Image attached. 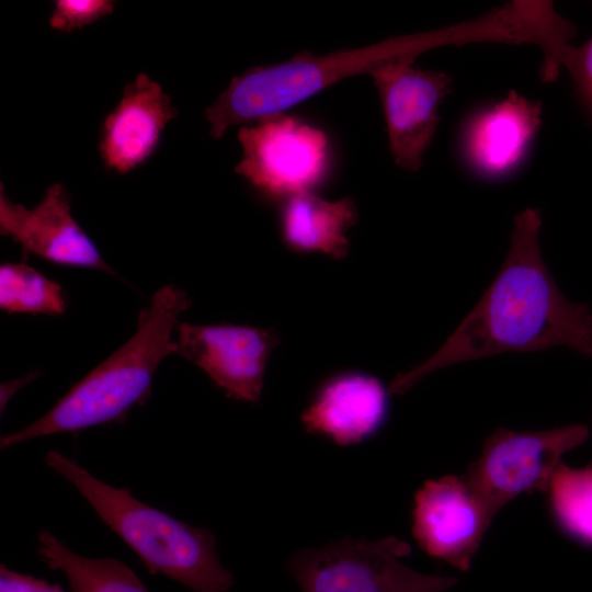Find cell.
<instances>
[{"instance_id":"cell-12","label":"cell","mask_w":592,"mask_h":592,"mask_svg":"<svg viewBox=\"0 0 592 592\" xmlns=\"http://www.w3.org/2000/svg\"><path fill=\"white\" fill-rule=\"evenodd\" d=\"M389 389L357 371L325 379L300 415L305 430L340 446L356 445L377 434L389 413Z\"/></svg>"},{"instance_id":"cell-20","label":"cell","mask_w":592,"mask_h":592,"mask_svg":"<svg viewBox=\"0 0 592 592\" xmlns=\"http://www.w3.org/2000/svg\"><path fill=\"white\" fill-rule=\"evenodd\" d=\"M114 10V1L109 0H57L49 16V25L70 33L94 23Z\"/></svg>"},{"instance_id":"cell-14","label":"cell","mask_w":592,"mask_h":592,"mask_svg":"<svg viewBox=\"0 0 592 592\" xmlns=\"http://www.w3.org/2000/svg\"><path fill=\"white\" fill-rule=\"evenodd\" d=\"M178 115L170 96L147 73H139L123 90L118 104L101 126L99 151L105 167L126 174L157 150L162 132Z\"/></svg>"},{"instance_id":"cell-22","label":"cell","mask_w":592,"mask_h":592,"mask_svg":"<svg viewBox=\"0 0 592 592\" xmlns=\"http://www.w3.org/2000/svg\"><path fill=\"white\" fill-rule=\"evenodd\" d=\"M36 377L35 374H29L23 376L22 378L5 383L1 385V412H3V408L8 405L12 396L22 387H24L26 384H29L31 380H33Z\"/></svg>"},{"instance_id":"cell-1","label":"cell","mask_w":592,"mask_h":592,"mask_svg":"<svg viewBox=\"0 0 592 592\" xmlns=\"http://www.w3.org/2000/svg\"><path fill=\"white\" fill-rule=\"evenodd\" d=\"M539 208L513 218L510 248L491 285L429 358L397 375L388 389L402 395L425 376L451 365L506 352L565 345L592 357V312L568 299L542 255Z\"/></svg>"},{"instance_id":"cell-6","label":"cell","mask_w":592,"mask_h":592,"mask_svg":"<svg viewBox=\"0 0 592 592\" xmlns=\"http://www.w3.org/2000/svg\"><path fill=\"white\" fill-rule=\"evenodd\" d=\"M589 435L581 423L539 431L498 428L463 475L497 515L522 494L546 493L562 457Z\"/></svg>"},{"instance_id":"cell-9","label":"cell","mask_w":592,"mask_h":592,"mask_svg":"<svg viewBox=\"0 0 592 592\" xmlns=\"http://www.w3.org/2000/svg\"><path fill=\"white\" fill-rule=\"evenodd\" d=\"M494 517L463 474L445 475L417 490L411 531L429 556L467 571Z\"/></svg>"},{"instance_id":"cell-2","label":"cell","mask_w":592,"mask_h":592,"mask_svg":"<svg viewBox=\"0 0 592 592\" xmlns=\"http://www.w3.org/2000/svg\"><path fill=\"white\" fill-rule=\"evenodd\" d=\"M190 306L186 292L173 285L159 288L150 305L139 311L135 333L43 417L3 435L0 448L124 420L135 405L149 397L152 377L162 360L177 353L172 332L180 315Z\"/></svg>"},{"instance_id":"cell-7","label":"cell","mask_w":592,"mask_h":592,"mask_svg":"<svg viewBox=\"0 0 592 592\" xmlns=\"http://www.w3.org/2000/svg\"><path fill=\"white\" fill-rule=\"evenodd\" d=\"M242 158L235 172L265 196L311 191L328 167V137L301 119L277 113L238 130Z\"/></svg>"},{"instance_id":"cell-11","label":"cell","mask_w":592,"mask_h":592,"mask_svg":"<svg viewBox=\"0 0 592 592\" xmlns=\"http://www.w3.org/2000/svg\"><path fill=\"white\" fill-rule=\"evenodd\" d=\"M0 234L48 262L116 274L71 214V200L60 183L50 185L42 201L29 209L0 191Z\"/></svg>"},{"instance_id":"cell-4","label":"cell","mask_w":592,"mask_h":592,"mask_svg":"<svg viewBox=\"0 0 592 592\" xmlns=\"http://www.w3.org/2000/svg\"><path fill=\"white\" fill-rule=\"evenodd\" d=\"M44 460L67 479L89 502L101 520L148 568L193 592H227L234 574L220 562L215 535L197 528L135 499L127 488L107 485L58 451Z\"/></svg>"},{"instance_id":"cell-16","label":"cell","mask_w":592,"mask_h":592,"mask_svg":"<svg viewBox=\"0 0 592 592\" xmlns=\"http://www.w3.org/2000/svg\"><path fill=\"white\" fill-rule=\"evenodd\" d=\"M37 551L47 568L66 576L71 592H150L121 560L82 557L48 531L38 534Z\"/></svg>"},{"instance_id":"cell-10","label":"cell","mask_w":592,"mask_h":592,"mask_svg":"<svg viewBox=\"0 0 592 592\" xmlns=\"http://www.w3.org/2000/svg\"><path fill=\"white\" fill-rule=\"evenodd\" d=\"M177 353L203 369L235 400L257 403L267 361L278 344L273 330L230 323H178Z\"/></svg>"},{"instance_id":"cell-23","label":"cell","mask_w":592,"mask_h":592,"mask_svg":"<svg viewBox=\"0 0 592 592\" xmlns=\"http://www.w3.org/2000/svg\"><path fill=\"white\" fill-rule=\"evenodd\" d=\"M591 463H592V460H591Z\"/></svg>"},{"instance_id":"cell-19","label":"cell","mask_w":592,"mask_h":592,"mask_svg":"<svg viewBox=\"0 0 592 592\" xmlns=\"http://www.w3.org/2000/svg\"><path fill=\"white\" fill-rule=\"evenodd\" d=\"M559 67L570 73L578 103L592 124V36L579 47L568 45L560 56Z\"/></svg>"},{"instance_id":"cell-8","label":"cell","mask_w":592,"mask_h":592,"mask_svg":"<svg viewBox=\"0 0 592 592\" xmlns=\"http://www.w3.org/2000/svg\"><path fill=\"white\" fill-rule=\"evenodd\" d=\"M417 57L387 59L367 71L380 98L394 162L409 172L421 169L453 88L448 73L417 67Z\"/></svg>"},{"instance_id":"cell-21","label":"cell","mask_w":592,"mask_h":592,"mask_svg":"<svg viewBox=\"0 0 592 592\" xmlns=\"http://www.w3.org/2000/svg\"><path fill=\"white\" fill-rule=\"evenodd\" d=\"M0 592H66L57 584L9 569L5 565L0 567Z\"/></svg>"},{"instance_id":"cell-18","label":"cell","mask_w":592,"mask_h":592,"mask_svg":"<svg viewBox=\"0 0 592 592\" xmlns=\"http://www.w3.org/2000/svg\"><path fill=\"white\" fill-rule=\"evenodd\" d=\"M62 286L34 267L20 263L0 266V307L8 314L62 315L67 309Z\"/></svg>"},{"instance_id":"cell-13","label":"cell","mask_w":592,"mask_h":592,"mask_svg":"<svg viewBox=\"0 0 592 592\" xmlns=\"http://www.w3.org/2000/svg\"><path fill=\"white\" fill-rule=\"evenodd\" d=\"M542 124V104L516 91L474 113L460 136L462 156L475 174L506 177L523 161Z\"/></svg>"},{"instance_id":"cell-3","label":"cell","mask_w":592,"mask_h":592,"mask_svg":"<svg viewBox=\"0 0 592 592\" xmlns=\"http://www.w3.org/2000/svg\"><path fill=\"white\" fill-rule=\"evenodd\" d=\"M470 22L419 34L390 37L376 44L317 56L307 52L276 65L252 67L231 79L228 88L205 110L210 136L218 139L235 125L286 110L351 76L367 73L375 65L448 44L475 42Z\"/></svg>"},{"instance_id":"cell-15","label":"cell","mask_w":592,"mask_h":592,"mask_svg":"<svg viewBox=\"0 0 592 592\" xmlns=\"http://www.w3.org/2000/svg\"><path fill=\"white\" fill-rule=\"evenodd\" d=\"M357 216L350 197L331 202L311 191L299 192L285 198L281 208L282 240L294 252H320L340 260L349 253L345 232Z\"/></svg>"},{"instance_id":"cell-17","label":"cell","mask_w":592,"mask_h":592,"mask_svg":"<svg viewBox=\"0 0 592 592\" xmlns=\"http://www.w3.org/2000/svg\"><path fill=\"white\" fill-rule=\"evenodd\" d=\"M550 517L570 540L592 548V463L571 467L563 462L546 491Z\"/></svg>"},{"instance_id":"cell-5","label":"cell","mask_w":592,"mask_h":592,"mask_svg":"<svg viewBox=\"0 0 592 592\" xmlns=\"http://www.w3.org/2000/svg\"><path fill=\"white\" fill-rule=\"evenodd\" d=\"M410 554V544L396 536H346L298 550L285 567L303 592H442L457 583L453 577L410 568L402 561Z\"/></svg>"}]
</instances>
